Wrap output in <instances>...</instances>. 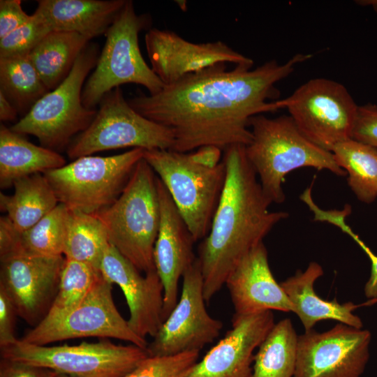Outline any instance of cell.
Instances as JSON below:
<instances>
[{
    "mask_svg": "<svg viewBox=\"0 0 377 377\" xmlns=\"http://www.w3.org/2000/svg\"><path fill=\"white\" fill-rule=\"evenodd\" d=\"M311 57L297 54L285 64L270 60L255 69L252 64H239L228 71L221 63L188 74L156 94L127 101L141 115L172 131L170 150L246 146L252 138L251 118L279 109L276 101L267 102L279 96L275 84Z\"/></svg>",
    "mask_w": 377,
    "mask_h": 377,
    "instance_id": "1",
    "label": "cell"
},
{
    "mask_svg": "<svg viewBox=\"0 0 377 377\" xmlns=\"http://www.w3.org/2000/svg\"><path fill=\"white\" fill-rule=\"evenodd\" d=\"M224 187L207 235L198 246L206 302L216 294L239 261L279 221L288 216L272 212L258 176L249 163L245 145L223 151Z\"/></svg>",
    "mask_w": 377,
    "mask_h": 377,
    "instance_id": "2",
    "label": "cell"
},
{
    "mask_svg": "<svg viewBox=\"0 0 377 377\" xmlns=\"http://www.w3.org/2000/svg\"><path fill=\"white\" fill-rule=\"evenodd\" d=\"M249 126L252 138L245 146L246 155L272 203L285 200L282 184L295 169L311 167L347 175L333 154L308 140L289 115L269 118L257 114L251 118Z\"/></svg>",
    "mask_w": 377,
    "mask_h": 377,
    "instance_id": "3",
    "label": "cell"
},
{
    "mask_svg": "<svg viewBox=\"0 0 377 377\" xmlns=\"http://www.w3.org/2000/svg\"><path fill=\"white\" fill-rule=\"evenodd\" d=\"M156 177L143 158L117 200L94 214L110 244L145 274L156 270L153 253L160 223Z\"/></svg>",
    "mask_w": 377,
    "mask_h": 377,
    "instance_id": "4",
    "label": "cell"
},
{
    "mask_svg": "<svg viewBox=\"0 0 377 377\" xmlns=\"http://www.w3.org/2000/svg\"><path fill=\"white\" fill-rule=\"evenodd\" d=\"M98 45L89 43L77 57L68 77L43 96L10 129L36 137L40 146L54 151L67 147L73 138L84 131L97 110L86 108L82 101L84 85L95 68Z\"/></svg>",
    "mask_w": 377,
    "mask_h": 377,
    "instance_id": "5",
    "label": "cell"
},
{
    "mask_svg": "<svg viewBox=\"0 0 377 377\" xmlns=\"http://www.w3.org/2000/svg\"><path fill=\"white\" fill-rule=\"evenodd\" d=\"M149 22V15H138L133 2L126 1L105 34V45L84 85L82 101L86 108L96 109L106 94L124 84L142 85L149 94L164 87L140 50L139 34Z\"/></svg>",
    "mask_w": 377,
    "mask_h": 377,
    "instance_id": "6",
    "label": "cell"
},
{
    "mask_svg": "<svg viewBox=\"0 0 377 377\" xmlns=\"http://www.w3.org/2000/svg\"><path fill=\"white\" fill-rule=\"evenodd\" d=\"M144 159L163 182L195 242L208 234L226 181L222 161L209 168L194 162L189 153L145 150Z\"/></svg>",
    "mask_w": 377,
    "mask_h": 377,
    "instance_id": "7",
    "label": "cell"
},
{
    "mask_svg": "<svg viewBox=\"0 0 377 377\" xmlns=\"http://www.w3.org/2000/svg\"><path fill=\"white\" fill-rule=\"evenodd\" d=\"M145 149L133 148L110 156H84L43 173L59 203L94 214L119 197Z\"/></svg>",
    "mask_w": 377,
    "mask_h": 377,
    "instance_id": "8",
    "label": "cell"
},
{
    "mask_svg": "<svg viewBox=\"0 0 377 377\" xmlns=\"http://www.w3.org/2000/svg\"><path fill=\"white\" fill-rule=\"evenodd\" d=\"M0 348L2 359L75 377H123L149 357L146 349L136 345H116L109 341L47 346L17 339Z\"/></svg>",
    "mask_w": 377,
    "mask_h": 377,
    "instance_id": "9",
    "label": "cell"
},
{
    "mask_svg": "<svg viewBox=\"0 0 377 377\" xmlns=\"http://www.w3.org/2000/svg\"><path fill=\"white\" fill-rule=\"evenodd\" d=\"M90 126L67 148L71 159L126 147L171 149L174 135L168 127L135 111L117 87L106 94Z\"/></svg>",
    "mask_w": 377,
    "mask_h": 377,
    "instance_id": "10",
    "label": "cell"
},
{
    "mask_svg": "<svg viewBox=\"0 0 377 377\" xmlns=\"http://www.w3.org/2000/svg\"><path fill=\"white\" fill-rule=\"evenodd\" d=\"M276 103L279 109L287 108L308 140L325 150L332 152L337 145L351 138L359 106L338 82L310 80Z\"/></svg>",
    "mask_w": 377,
    "mask_h": 377,
    "instance_id": "11",
    "label": "cell"
},
{
    "mask_svg": "<svg viewBox=\"0 0 377 377\" xmlns=\"http://www.w3.org/2000/svg\"><path fill=\"white\" fill-rule=\"evenodd\" d=\"M112 286L101 275L76 307L59 318L40 321L21 340L46 346L74 338L110 337L147 349L149 343L146 339L136 334L118 311L112 299Z\"/></svg>",
    "mask_w": 377,
    "mask_h": 377,
    "instance_id": "12",
    "label": "cell"
},
{
    "mask_svg": "<svg viewBox=\"0 0 377 377\" xmlns=\"http://www.w3.org/2000/svg\"><path fill=\"white\" fill-rule=\"evenodd\" d=\"M179 299L163 323L147 352L150 357H165L198 350L220 334L223 323L212 318L205 307L203 278L196 258L183 276Z\"/></svg>",
    "mask_w": 377,
    "mask_h": 377,
    "instance_id": "13",
    "label": "cell"
},
{
    "mask_svg": "<svg viewBox=\"0 0 377 377\" xmlns=\"http://www.w3.org/2000/svg\"><path fill=\"white\" fill-rule=\"evenodd\" d=\"M371 334L338 323L330 330L298 335L293 377H360L369 359Z\"/></svg>",
    "mask_w": 377,
    "mask_h": 377,
    "instance_id": "14",
    "label": "cell"
},
{
    "mask_svg": "<svg viewBox=\"0 0 377 377\" xmlns=\"http://www.w3.org/2000/svg\"><path fill=\"white\" fill-rule=\"evenodd\" d=\"M64 260L63 256L0 257V289L29 324L36 326L47 315L59 289Z\"/></svg>",
    "mask_w": 377,
    "mask_h": 377,
    "instance_id": "15",
    "label": "cell"
},
{
    "mask_svg": "<svg viewBox=\"0 0 377 377\" xmlns=\"http://www.w3.org/2000/svg\"><path fill=\"white\" fill-rule=\"evenodd\" d=\"M151 68L165 86L221 63L253 64V61L217 40L195 43L172 31L149 29L145 36Z\"/></svg>",
    "mask_w": 377,
    "mask_h": 377,
    "instance_id": "16",
    "label": "cell"
},
{
    "mask_svg": "<svg viewBox=\"0 0 377 377\" xmlns=\"http://www.w3.org/2000/svg\"><path fill=\"white\" fill-rule=\"evenodd\" d=\"M275 324L272 311L235 314L232 327L186 377H251L254 350Z\"/></svg>",
    "mask_w": 377,
    "mask_h": 377,
    "instance_id": "17",
    "label": "cell"
},
{
    "mask_svg": "<svg viewBox=\"0 0 377 377\" xmlns=\"http://www.w3.org/2000/svg\"><path fill=\"white\" fill-rule=\"evenodd\" d=\"M157 176V175H156ZM160 223L154 249L156 271L163 286V322L178 301L179 281L196 258L195 240L167 188L157 176Z\"/></svg>",
    "mask_w": 377,
    "mask_h": 377,
    "instance_id": "18",
    "label": "cell"
},
{
    "mask_svg": "<svg viewBox=\"0 0 377 377\" xmlns=\"http://www.w3.org/2000/svg\"><path fill=\"white\" fill-rule=\"evenodd\" d=\"M100 271L125 296L131 329L138 336L154 337L163 323V286L156 270L142 276L128 259L109 244L101 260Z\"/></svg>",
    "mask_w": 377,
    "mask_h": 377,
    "instance_id": "19",
    "label": "cell"
},
{
    "mask_svg": "<svg viewBox=\"0 0 377 377\" xmlns=\"http://www.w3.org/2000/svg\"><path fill=\"white\" fill-rule=\"evenodd\" d=\"M225 285L228 288L235 314L249 315L267 310L294 312L292 302L272 274L263 242L239 261L228 275Z\"/></svg>",
    "mask_w": 377,
    "mask_h": 377,
    "instance_id": "20",
    "label": "cell"
},
{
    "mask_svg": "<svg viewBox=\"0 0 377 377\" xmlns=\"http://www.w3.org/2000/svg\"><path fill=\"white\" fill-rule=\"evenodd\" d=\"M323 274L320 264L311 262L304 271L298 270L280 283L293 305V313L298 316L305 331L312 330L317 323L325 320L362 328L361 319L353 313L357 305L351 302L340 304L336 298L323 300L316 293L314 283Z\"/></svg>",
    "mask_w": 377,
    "mask_h": 377,
    "instance_id": "21",
    "label": "cell"
},
{
    "mask_svg": "<svg viewBox=\"0 0 377 377\" xmlns=\"http://www.w3.org/2000/svg\"><path fill=\"white\" fill-rule=\"evenodd\" d=\"M126 0H38L36 10L52 31L77 33L89 40L105 34Z\"/></svg>",
    "mask_w": 377,
    "mask_h": 377,
    "instance_id": "22",
    "label": "cell"
},
{
    "mask_svg": "<svg viewBox=\"0 0 377 377\" xmlns=\"http://www.w3.org/2000/svg\"><path fill=\"white\" fill-rule=\"evenodd\" d=\"M69 209L59 203L31 228L14 229L6 216L0 218V257L22 254L56 257L64 255Z\"/></svg>",
    "mask_w": 377,
    "mask_h": 377,
    "instance_id": "23",
    "label": "cell"
},
{
    "mask_svg": "<svg viewBox=\"0 0 377 377\" xmlns=\"http://www.w3.org/2000/svg\"><path fill=\"white\" fill-rule=\"evenodd\" d=\"M66 165L57 151L37 146L4 124L0 126V187L10 188L23 177Z\"/></svg>",
    "mask_w": 377,
    "mask_h": 377,
    "instance_id": "24",
    "label": "cell"
},
{
    "mask_svg": "<svg viewBox=\"0 0 377 377\" xmlns=\"http://www.w3.org/2000/svg\"><path fill=\"white\" fill-rule=\"evenodd\" d=\"M13 186V195L0 193V209L18 232L31 228L59 204L43 174L21 178Z\"/></svg>",
    "mask_w": 377,
    "mask_h": 377,
    "instance_id": "25",
    "label": "cell"
},
{
    "mask_svg": "<svg viewBox=\"0 0 377 377\" xmlns=\"http://www.w3.org/2000/svg\"><path fill=\"white\" fill-rule=\"evenodd\" d=\"M90 40L75 32L52 31L31 51L29 58L50 91L68 77Z\"/></svg>",
    "mask_w": 377,
    "mask_h": 377,
    "instance_id": "26",
    "label": "cell"
},
{
    "mask_svg": "<svg viewBox=\"0 0 377 377\" xmlns=\"http://www.w3.org/2000/svg\"><path fill=\"white\" fill-rule=\"evenodd\" d=\"M297 339L290 318L275 323L254 355L251 377H293Z\"/></svg>",
    "mask_w": 377,
    "mask_h": 377,
    "instance_id": "27",
    "label": "cell"
},
{
    "mask_svg": "<svg viewBox=\"0 0 377 377\" xmlns=\"http://www.w3.org/2000/svg\"><path fill=\"white\" fill-rule=\"evenodd\" d=\"M348 175V184L357 199L369 204L377 198V147L352 138L332 151Z\"/></svg>",
    "mask_w": 377,
    "mask_h": 377,
    "instance_id": "28",
    "label": "cell"
},
{
    "mask_svg": "<svg viewBox=\"0 0 377 377\" xmlns=\"http://www.w3.org/2000/svg\"><path fill=\"white\" fill-rule=\"evenodd\" d=\"M50 90L29 54L0 57V92L24 115Z\"/></svg>",
    "mask_w": 377,
    "mask_h": 377,
    "instance_id": "29",
    "label": "cell"
},
{
    "mask_svg": "<svg viewBox=\"0 0 377 377\" xmlns=\"http://www.w3.org/2000/svg\"><path fill=\"white\" fill-rule=\"evenodd\" d=\"M109 244L107 230L94 214L69 209L64 250L66 258L100 269Z\"/></svg>",
    "mask_w": 377,
    "mask_h": 377,
    "instance_id": "30",
    "label": "cell"
},
{
    "mask_svg": "<svg viewBox=\"0 0 377 377\" xmlns=\"http://www.w3.org/2000/svg\"><path fill=\"white\" fill-rule=\"evenodd\" d=\"M101 275L91 265L65 258L57 293L43 320L59 318L76 307Z\"/></svg>",
    "mask_w": 377,
    "mask_h": 377,
    "instance_id": "31",
    "label": "cell"
},
{
    "mask_svg": "<svg viewBox=\"0 0 377 377\" xmlns=\"http://www.w3.org/2000/svg\"><path fill=\"white\" fill-rule=\"evenodd\" d=\"M52 29L37 10L24 24L0 39V57L29 54Z\"/></svg>",
    "mask_w": 377,
    "mask_h": 377,
    "instance_id": "32",
    "label": "cell"
},
{
    "mask_svg": "<svg viewBox=\"0 0 377 377\" xmlns=\"http://www.w3.org/2000/svg\"><path fill=\"white\" fill-rule=\"evenodd\" d=\"M199 355L200 351L193 350L171 356H149L123 377H186Z\"/></svg>",
    "mask_w": 377,
    "mask_h": 377,
    "instance_id": "33",
    "label": "cell"
},
{
    "mask_svg": "<svg viewBox=\"0 0 377 377\" xmlns=\"http://www.w3.org/2000/svg\"><path fill=\"white\" fill-rule=\"evenodd\" d=\"M351 138L377 147V105L358 107Z\"/></svg>",
    "mask_w": 377,
    "mask_h": 377,
    "instance_id": "34",
    "label": "cell"
},
{
    "mask_svg": "<svg viewBox=\"0 0 377 377\" xmlns=\"http://www.w3.org/2000/svg\"><path fill=\"white\" fill-rule=\"evenodd\" d=\"M31 16L23 10L20 0H1L0 39L27 22Z\"/></svg>",
    "mask_w": 377,
    "mask_h": 377,
    "instance_id": "35",
    "label": "cell"
},
{
    "mask_svg": "<svg viewBox=\"0 0 377 377\" xmlns=\"http://www.w3.org/2000/svg\"><path fill=\"white\" fill-rule=\"evenodd\" d=\"M16 309L4 291L0 289V347L14 342Z\"/></svg>",
    "mask_w": 377,
    "mask_h": 377,
    "instance_id": "36",
    "label": "cell"
},
{
    "mask_svg": "<svg viewBox=\"0 0 377 377\" xmlns=\"http://www.w3.org/2000/svg\"><path fill=\"white\" fill-rule=\"evenodd\" d=\"M57 374L47 368L2 358L0 363V377H54Z\"/></svg>",
    "mask_w": 377,
    "mask_h": 377,
    "instance_id": "37",
    "label": "cell"
},
{
    "mask_svg": "<svg viewBox=\"0 0 377 377\" xmlns=\"http://www.w3.org/2000/svg\"><path fill=\"white\" fill-rule=\"evenodd\" d=\"M341 230L348 235L364 251L371 261V274L369 280L367 281L364 288V295L368 299H377V255L363 242V241L350 228L345 224Z\"/></svg>",
    "mask_w": 377,
    "mask_h": 377,
    "instance_id": "38",
    "label": "cell"
},
{
    "mask_svg": "<svg viewBox=\"0 0 377 377\" xmlns=\"http://www.w3.org/2000/svg\"><path fill=\"white\" fill-rule=\"evenodd\" d=\"M191 159L202 165L214 168L222 161V150L214 145L202 146L189 153Z\"/></svg>",
    "mask_w": 377,
    "mask_h": 377,
    "instance_id": "39",
    "label": "cell"
},
{
    "mask_svg": "<svg viewBox=\"0 0 377 377\" xmlns=\"http://www.w3.org/2000/svg\"><path fill=\"white\" fill-rule=\"evenodd\" d=\"M19 112L8 99L0 92V120L2 122L15 121Z\"/></svg>",
    "mask_w": 377,
    "mask_h": 377,
    "instance_id": "40",
    "label": "cell"
},
{
    "mask_svg": "<svg viewBox=\"0 0 377 377\" xmlns=\"http://www.w3.org/2000/svg\"><path fill=\"white\" fill-rule=\"evenodd\" d=\"M356 3L361 6H370L377 13V0H361L356 1Z\"/></svg>",
    "mask_w": 377,
    "mask_h": 377,
    "instance_id": "41",
    "label": "cell"
},
{
    "mask_svg": "<svg viewBox=\"0 0 377 377\" xmlns=\"http://www.w3.org/2000/svg\"><path fill=\"white\" fill-rule=\"evenodd\" d=\"M177 3L179 5V8L184 10L186 8V1H177Z\"/></svg>",
    "mask_w": 377,
    "mask_h": 377,
    "instance_id": "42",
    "label": "cell"
},
{
    "mask_svg": "<svg viewBox=\"0 0 377 377\" xmlns=\"http://www.w3.org/2000/svg\"><path fill=\"white\" fill-rule=\"evenodd\" d=\"M54 377H75V376L57 373Z\"/></svg>",
    "mask_w": 377,
    "mask_h": 377,
    "instance_id": "43",
    "label": "cell"
}]
</instances>
